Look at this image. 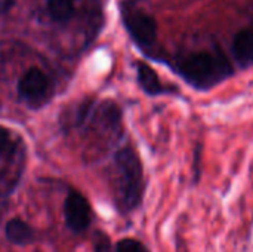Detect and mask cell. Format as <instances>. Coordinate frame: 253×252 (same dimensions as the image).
Masks as SVG:
<instances>
[{"mask_svg": "<svg viewBox=\"0 0 253 252\" xmlns=\"http://www.w3.org/2000/svg\"><path fill=\"white\" fill-rule=\"evenodd\" d=\"M125 24L130 36L141 46H151L156 42L157 24L153 16L139 10H129L125 15Z\"/></svg>", "mask_w": 253, "mask_h": 252, "instance_id": "cell-3", "label": "cell"}, {"mask_svg": "<svg viewBox=\"0 0 253 252\" xmlns=\"http://www.w3.org/2000/svg\"><path fill=\"white\" fill-rule=\"evenodd\" d=\"M9 146H10V134L7 129L0 128V156L9 149Z\"/></svg>", "mask_w": 253, "mask_h": 252, "instance_id": "cell-11", "label": "cell"}, {"mask_svg": "<svg viewBox=\"0 0 253 252\" xmlns=\"http://www.w3.org/2000/svg\"><path fill=\"white\" fill-rule=\"evenodd\" d=\"M117 252H147V250L142 247V244H139L135 239H123L117 244Z\"/></svg>", "mask_w": 253, "mask_h": 252, "instance_id": "cell-10", "label": "cell"}, {"mask_svg": "<svg viewBox=\"0 0 253 252\" xmlns=\"http://www.w3.org/2000/svg\"><path fill=\"white\" fill-rule=\"evenodd\" d=\"M47 10L56 22H67L74 13V0H47Z\"/></svg>", "mask_w": 253, "mask_h": 252, "instance_id": "cell-9", "label": "cell"}, {"mask_svg": "<svg viewBox=\"0 0 253 252\" xmlns=\"http://www.w3.org/2000/svg\"><path fill=\"white\" fill-rule=\"evenodd\" d=\"M64 214L67 226L74 233L84 232L90 224V206L87 201L76 192L68 193L64 205Z\"/></svg>", "mask_w": 253, "mask_h": 252, "instance_id": "cell-4", "label": "cell"}, {"mask_svg": "<svg viewBox=\"0 0 253 252\" xmlns=\"http://www.w3.org/2000/svg\"><path fill=\"white\" fill-rule=\"evenodd\" d=\"M233 55L242 67L253 64V24L236 34L233 40Z\"/></svg>", "mask_w": 253, "mask_h": 252, "instance_id": "cell-6", "label": "cell"}, {"mask_svg": "<svg viewBox=\"0 0 253 252\" xmlns=\"http://www.w3.org/2000/svg\"><path fill=\"white\" fill-rule=\"evenodd\" d=\"M179 73L187 82L197 88H211L227 79L231 73V64L222 52H196L182 58L178 64Z\"/></svg>", "mask_w": 253, "mask_h": 252, "instance_id": "cell-1", "label": "cell"}, {"mask_svg": "<svg viewBox=\"0 0 253 252\" xmlns=\"http://www.w3.org/2000/svg\"><path fill=\"white\" fill-rule=\"evenodd\" d=\"M47 91H49V79L42 70L36 67L27 70L19 79L18 92L27 101H39L46 97Z\"/></svg>", "mask_w": 253, "mask_h": 252, "instance_id": "cell-5", "label": "cell"}, {"mask_svg": "<svg viewBox=\"0 0 253 252\" xmlns=\"http://www.w3.org/2000/svg\"><path fill=\"white\" fill-rule=\"evenodd\" d=\"M6 238L15 245H28L34 241V232L25 221L12 218L6 224Z\"/></svg>", "mask_w": 253, "mask_h": 252, "instance_id": "cell-7", "label": "cell"}, {"mask_svg": "<svg viewBox=\"0 0 253 252\" xmlns=\"http://www.w3.org/2000/svg\"><path fill=\"white\" fill-rule=\"evenodd\" d=\"M116 169L122 203L133 209L142 198V165L138 154L130 147L122 149L116 154Z\"/></svg>", "mask_w": 253, "mask_h": 252, "instance_id": "cell-2", "label": "cell"}, {"mask_svg": "<svg viewBox=\"0 0 253 252\" xmlns=\"http://www.w3.org/2000/svg\"><path fill=\"white\" fill-rule=\"evenodd\" d=\"M138 80H139L141 88L150 95H157L163 92V86L160 83L159 76L150 65L144 62L138 64Z\"/></svg>", "mask_w": 253, "mask_h": 252, "instance_id": "cell-8", "label": "cell"}]
</instances>
